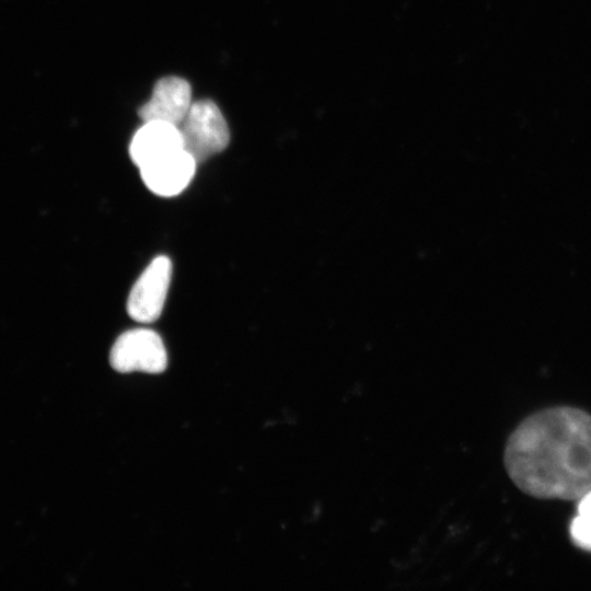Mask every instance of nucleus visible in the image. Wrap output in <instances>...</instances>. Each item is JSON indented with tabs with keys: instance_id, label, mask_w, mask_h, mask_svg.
Instances as JSON below:
<instances>
[{
	"instance_id": "1",
	"label": "nucleus",
	"mask_w": 591,
	"mask_h": 591,
	"mask_svg": "<svg viewBox=\"0 0 591 591\" xmlns=\"http://www.w3.org/2000/svg\"><path fill=\"white\" fill-rule=\"evenodd\" d=\"M503 464L528 496L580 499L591 490V414L554 406L528 416L509 436Z\"/></svg>"
},
{
	"instance_id": "2",
	"label": "nucleus",
	"mask_w": 591,
	"mask_h": 591,
	"mask_svg": "<svg viewBox=\"0 0 591 591\" xmlns=\"http://www.w3.org/2000/svg\"><path fill=\"white\" fill-rule=\"evenodd\" d=\"M178 127L183 148L198 163L220 153L230 142L228 123L218 105L210 100L194 101Z\"/></svg>"
},
{
	"instance_id": "3",
	"label": "nucleus",
	"mask_w": 591,
	"mask_h": 591,
	"mask_svg": "<svg viewBox=\"0 0 591 591\" xmlns=\"http://www.w3.org/2000/svg\"><path fill=\"white\" fill-rule=\"evenodd\" d=\"M109 363L118 372L161 373L167 366V352L161 336L144 327L129 329L117 337Z\"/></svg>"
},
{
	"instance_id": "4",
	"label": "nucleus",
	"mask_w": 591,
	"mask_h": 591,
	"mask_svg": "<svg viewBox=\"0 0 591 591\" xmlns=\"http://www.w3.org/2000/svg\"><path fill=\"white\" fill-rule=\"evenodd\" d=\"M171 278L170 258L164 255L153 258L130 290L127 300L129 316L144 324L157 321L163 311Z\"/></svg>"
},
{
	"instance_id": "5",
	"label": "nucleus",
	"mask_w": 591,
	"mask_h": 591,
	"mask_svg": "<svg viewBox=\"0 0 591 591\" xmlns=\"http://www.w3.org/2000/svg\"><path fill=\"white\" fill-rule=\"evenodd\" d=\"M198 162L184 148L165 154L141 167L143 184L153 194L173 197L181 194L195 176Z\"/></svg>"
},
{
	"instance_id": "6",
	"label": "nucleus",
	"mask_w": 591,
	"mask_h": 591,
	"mask_svg": "<svg viewBox=\"0 0 591 591\" xmlns=\"http://www.w3.org/2000/svg\"><path fill=\"white\" fill-rule=\"evenodd\" d=\"M193 102L187 80L163 77L155 82L150 99L139 107L138 115L142 121L160 120L179 126Z\"/></svg>"
},
{
	"instance_id": "7",
	"label": "nucleus",
	"mask_w": 591,
	"mask_h": 591,
	"mask_svg": "<svg viewBox=\"0 0 591 591\" xmlns=\"http://www.w3.org/2000/svg\"><path fill=\"white\" fill-rule=\"evenodd\" d=\"M182 148L183 138L178 126L147 120L134 134L129 143V155L134 164L141 167Z\"/></svg>"
},
{
	"instance_id": "8",
	"label": "nucleus",
	"mask_w": 591,
	"mask_h": 591,
	"mask_svg": "<svg viewBox=\"0 0 591 591\" xmlns=\"http://www.w3.org/2000/svg\"><path fill=\"white\" fill-rule=\"evenodd\" d=\"M572 541L581 548L591 551V519L578 515L570 525Z\"/></svg>"
},
{
	"instance_id": "9",
	"label": "nucleus",
	"mask_w": 591,
	"mask_h": 591,
	"mask_svg": "<svg viewBox=\"0 0 591 591\" xmlns=\"http://www.w3.org/2000/svg\"><path fill=\"white\" fill-rule=\"evenodd\" d=\"M578 512L579 515L591 519V490L580 498Z\"/></svg>"
}]
</instances>
